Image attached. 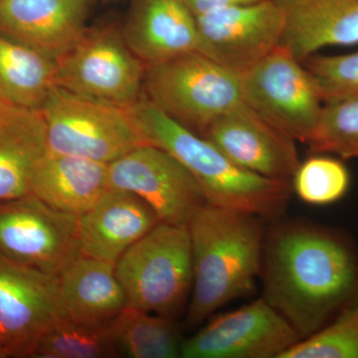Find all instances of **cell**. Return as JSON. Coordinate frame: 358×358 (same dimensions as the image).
Wrapping results in <instances>:
<instances>
[{"label":"cell","mask_w":358,"mask_h":358,"mask_svg":"<svg viewBox=\"0 0 358 358\" xmlns=\"http://www.w3.org/2000/svg\"><path fill=\"white\" fill-rule=\"evenodd\" d=\"M260 275L263 298L307 338L358 298V251L336 228L278 223L265 237Z\"/></svg>","instance_id":"1"},{"label":"cell","mask_w":358,"mask_h":358,"mask_svg":"<svg viewBox=\"0 0 358 358\" xmlns=\"http://www.w3.org/2000/svg\"><path fill=\"white\" fill-rule=\"evenodd\" d=\"M192 252V299L186 329L253 292L262 268L263 218L206 203L187 225Z\"/></svg>","instance_id":"2"},{"label":"cell","mask_w":358,"mask_h":358,"mask_svg":"<svg viewBox=\"0 0 358 358\" xmlns=\"http://www.w3.org/2000/svg\"><path fill=\"white\" fill-rule=\"evenodd\" d=\"M131 112L148 143L164 148L187 167L201 186L207 203L263 219L279 217L286 209L291 182L238 166L210 141L167 117L145 95Z\"/></svg>","instance_id":"3"},{"label":"cell","mask_w":358,"mask_h":358,"mask_svg":"<svg viewBox=\"0 0 358 358\" xmlns=\"http://www.w3.org/2000/svg\"><path fill=\"white\" fill-rule=\"evenodd\" d=\"M145 66V98L200 136L221 115L244 103L242 75L221 67L199 52Z\"/></svg>","instance_id":"4"},{"label":"cell","mask_w":358,"mask_h":358,"mask_svg":"<svg viewBox=\"0 0 358 358\" xmlns=\"http://www.w3.org/2000/svg\"><path fill=\"white\" fill-rule=\"evenodd\" d=\"M127 306L176 320L192 293L187 226L159 223L115 263Z\"/></svg>","instance_id":"5"},{"label":"cell","mask_w":358,"mask_h":358,"mask_svg":"<svg viewBox=\"0 0 358 358\" xmlns=\"http://www.w3.org/2000/svg\"><path fill=\"white\" fill-rule=\"evenodd\" d=\"M41 110L47 148L55 154L112 164L147 145L131 109L99 102L55 86Z\"/></svg>","instance_id":"6"},{"label":"cell","mask_w":358,"mask_h":358,"mask_svg":"<svg viewBox=\"0 0 358 358\" xmlns=\"http://www.w3.org/2000/svg\"><path fill=\"white\" fill-rule=\"evenodd\" d=\"M145 64L112 26L87 28L57 59L56 86L77 95L131 109L143 96Z\"/></svg>","instance_id":"7"},{"label":"cell","mask_w":358,"mask_h":358,"mask_svg":"<svg viewBox=\"0 0 358 358\" xmlns=\"http://www.w3.org/2000/svg\"><path fill=\"white\" fill-rule=\"evenodd\" d=\"M242 93L257 114L301 143L313 136L324 107L310 73L282 46L242 75Z\"/></svg>","instance_id":"8"},{"label":"cell","mask_w":358,"mask_h":358,"mask_svg":"<svg viewBox=\"0 0 358 358\" xmlns=\"http://www.w3.org/2000/svg\"><path fill=\"white\" fill-rule=\"evenodd\" d=\"M1 203L0 256L56 277L81 256L78 216L52 208L32 194Z\"/></svg>","instance_id":"9"},{"label":"cell","mask_w":358,"mask_h":358,"mask_svg":"<svg viewBox=\"0 0 358 358\" xmlns=\"http://www.w3.org/2000/svg\"><path fill=\"white\" fill-rule=\"evenodd\" d=\"M197 52L243 75L281 44L286 9L280 0L219 9L195 16Z\"/></svg>","instance_id":"10"},{"label":"cell","mask_w":358,"mask_h":358,"mask_svg":"<svg viewBox=\"0 0 358 358\" xmlns=\"http://www.w3.org/2000/svg\"><path fill=\"white\" fill-rule=\"evenodd\" d=\"M110 186L138 195L159 222L187 226L207 203L203 190L187 167L157 145H141L109 164Z\"/></svg>","instance_id":"11"},{"label":"cell","mask_w":358,"mask_h":358,"mask_svg":"<svg viewBox=\"0 0 358 358\" xmlns=\"http://www.w3.org/2000/svg\"><path fill=\"white\" fill-rule=\"evenodd\" d=\"M265 299L223 313L183 341V358H281L301 341Z\"/></svg>","instance_id":"12"},{"label":"cell","mask_w":358,"mask_h":358,"mask_svg":"<svg viewBox=\"0 0 358 358\" xmlns=\"http://www.w3.org/2000/svg\"><path fill=\"white\" fill-rule=\"evenodd\" d=\"M64 317L58 277L0 256V338L8 355H32Z\"/></svg>","instance_id":"13"},{"label":"cell","mask_w":358,"mask_h":358,"mask_svg":"<svg viewBox=\"0 0 358 358\" xmlns=\"http://www.w3.org/2000/svg\"><path fill=\"white\" fill-rule=\"evenodd\" d=\"M202 138L238 166L275 180L292 182L301 164L296 141L245 103L212 122Z\"/></svg>","instance_id":"14"},{"label":"cell","mask_w":358,"mask_h":358,"mask_svg":"<svg viewBox=\"0 0 358 358\" xmlns=\"http://www.w3.org/2000/svg\"><path fill=\"white\" fill-rule=\"evenodd\" d=\"M159 223L154 210L138 195L110 187L92 208L78 216L80 253L117 263Z\"/></svg>","instance_id":"15"},{"label":"cell","mask_w":358,"mask_h":358,"mask_svg":"<svg viewBox=\"0 0 358 358\" xmlns=\"http://www.w3.org/2000/svg\"><path fill=\"white\" fill-rule=\"evenodd\" d=\"M92 0H0V32L59 58L86 31Z\"/></svg>","instance_id":"16"},{"label":"cell","mask_w":358,"mask_h":358,"mask_svg":"<svg viewBox=\"0 0 358 358\" xmlns=\"http://www.w3.org/2000/svg\"><path fill=\"white\" fill-rule=\"evenodd\" d=\"M122 33L145 65L197 51L196 20L183 0H133Z\"/></svg>","instance_id":"17"},{"label":"cell","mask_w":358,"mask_h":358,"mask_svg":"<svg viewBox=\"0 0 358 358\" xmlns=\"http://www.w3.org/2000/svg\"><path fill=\"white\" fill-rule=\"evenodd\" d=\"M286 23L280 46L303 61L327 46L358 44V0H280Z\"/></svg>","instance_id":"18"},{"label":"cell","mask_w":358,"mask_h":358,"mask_svg":"<svg viewBox=\"0 0 358 358\" xmlns=\"http://www.w3.org/2000/svg\"><path fill=\"white\" fill-rule=\"evenodd\" d=\"M110 187L109 164L47 150L33 174L30 194L52 208L80 216Z\"/></svg>","instance_id":"19"},{"label":"cell","mask_w":358,"mask_h":358,"mask_svg":"<svg viewBox=\"0 0 358 358\" xmlns=\"http://www.w3.org/2000/svg\"><path fill=\"white\" fill-rule=\"evenodd\" d=\"M65 319L108 326L127 306L115 263L79 256L59 275Z\"/></svg>","instance_id":"20"},{"label":"cell","mask_w":358,"mask_h":358,"mask_svg":"<svg viewBox=\"0 0 358 358\" xmlns=\"http://www.w3.org/2000/svg\"><path fill=\"white\" fill-rule=\"evenodd\" d=\"M47 150L41 110L16 106L0 110V203L30 195L33 174Z\"/></svg>","instance_id":"21"},{"label":"cell","mask_w":358,"mask_h":358,"mask_svg":"<svg viewBox=\"0 0 358 358\" xmlns=\"http://www.w3.org/2000/svg\"><path fill=\"white\" fill-rule=\"evenodd\" d=\"M56 71L57 58L0 32V89L14 106L41 110Z\"/></svg>","instance_id":"22"},{"label":"cell","mask_w":358,"mask_h":358,"mask_svg":"<svg viewBox=\"0 0 358 358\" xmlns=\"http://www.w3.org/2000/svg\"><path fill=\"white\" fill-rule=\"evenodd\" d=\"M122 353L131 358L180 357L183 339L176 320L126 306L109 324Z\"/></svg>","instance_id":"23"},{"label":"cell","mask_w":358,"mask_h":358,"mask_svg":"<svg viewBox=\"0 0 358 358\" xmlns=\"http://www.w3.org/2000/svg\"><path fill=\"white\" fill-rule=\"evenodd\" d=\"M121 355L109 324L90 326L65 317L40 338L32 353L45 358H110Z\"/></svg>","instance_id":"24"},{"label":"cell","mask_w":358,"mask_h":358,"mask_svg":"<svg viewBox=\"0 0 358 358\" xmlns=\"http://www.w3.org/2000/svg\"><path fill=\"white\" fill-rule=\"evenodd\" d=\"M307 145L315 154L358 159V96L324 103Z\"/></svg>","instance_id":"25"},{"label":"cell","mask_w":358,"mask_h":358,"mask_svg":"<svg viewBox=\"0 0 358 358\" xmlns=\"http://www.w3.org/2000/svg\"><path fill=\"white\" fill-rule=\"evenodd\" d=\"M350 181V171L341 159L317 154L301 162L292 178V189L305 203L326 206L345 196Z\"/></svg>","instance_id":"26"},{"label":"cell","mask_w":358,"mask_h":358,"mask_svg":"<svg viewBox=\"0 0 358 358\" xmlns=\"http://www.w3.org/2000/svg\"><path fill=\"white\" fill-rule=\"evenodd\" d=\"M281 358H358V298L333 322L301 339Z\"/></svg>","instance_id":"27"},{"label":"cell","mask_w":358,"mask_h":358,"mask_svg":"<svg viewBox=\"0 0 358 358\" xmlns=\"http://www.w3.org/2000/svg\"><path fill=\"white\" fill-rule=\"evenodd\" d=\"M301 64L324 103L358 96V51L338 56L310 55Z\"/></svg>","instance_id":"28"},{"label":"cell","mask_w":358,"mask_h":358,"mask_svg":"<svg viewBox=\"0 0 358 358\" xmlns=\"http://www.w3.org/2000/svg\"><path fill=\"white\" fill-rule=\"evenodd\" d=\"M263 0H183L194 16L229 7L247 6Z\"/></svg>","instance_id":"29"},{"label":"cell","mask_w":358,"mask_h":358,"mask_svg":"<svg viewBox=\"0 0 358 358\" xmlns=\"http://www.w3.org/2000/svg\"><path fill=\"white\" fill-rule=\"evenodd\" d=\"M11 107H14L13 103L7 99V96L4 95L3 92L0 89V110L9 109Z\"/></svg>","instance_id":"30"},{"label":"cell","mask_w":358,"mask_h":358,"mask_svg":"<svg viewBox=\"0 0 358 358\" xmlns=\"http://www.w3.org/2000/svg\"><path fill=\"white\" fill-rule=\"evenodd\" d=\"M0 352H4L6 355H8V353L4 350L3 345H2L1 338H0Z\"/></svg>","instance_id":"31"},{"label":"cell","mask_w":358,"mask_h":358,"mask_svg":"<svg viewBox=\"0 0 358 358\" xmlns=\"http://www.w3.org/2000/svg\"><path fill=\"white\" fill-rule=\"evenodd\" d=\"M6 357V353L0 352V357Z\"/></svg>","instance_id":"32"}]
</instances>
